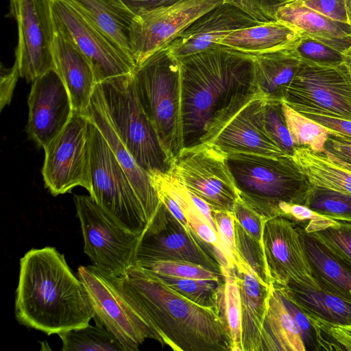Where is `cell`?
<instances>
[{"label":"cell","instance_id":"45","mask_svg":"<svg viewBox=\"0 0 351 351\" xmlns=\"http://www.w3.org/2000/svg\"><path fill=\"white\" fill-rule=\"evenodd\" d=\"M322 154L336 165L351 172V137L330 130Z\"/></svg>","mask_w":351,"mask_h":351},{"label":"cell","instance_id":"33","mask_svg":"<svg viewBox=\"0 0 351 351\" xmlns=\"http://www.w3.org/2000/svg\"><path fill=\"white\" fill-rule=\"evenodd\" d=\"M310 183L351 195V172L336 165L322 153L295 147L292 156Z\"/></svg>","mask_w":351,"mask_h":351},{"label":"cell","instance_id":"46","mask_svg":"<svg viewBox=\"0 0 351 351\" xmlns=\"http://www.w3.org/2000/svg\"><path fill=\"white\" fill-rule=\"evenodd\" d=\"M282 297L287 309L301 331L306 350H323L320 335L308 316L292 301L283 295Z\"/></svg>","mask_w":351,"mask_h":351},{"label":"cell","instance_id":"29","mask_svg":"<svg viewBox=\"0 0 351 351\" xmlns=\"http://www.w3.org/2000/svg\"><path fill=\"white\" fill-rule=\"evenodd\" d=\"M274 285L282 295L292 301L306 315L333 324L351 325V302L318 286L297 282H290L286 286Z\"/></svg>","mask_w":351,"mask_h":351},{"label":"cell","instance_id":"16","mask_svg":"<svg viewBox=\"0 0 351 351\" xmlns=\"http://www.w3.org/2000/svg\"><path fill=\"white\" fill-rule=\"evenodd\" d=\"M156 260L193 263L221 274L220 265L196 234L185 228L162 202L140 236L134 264Z\"/></svg>","mask_w":351,"mask_h":351},{"label":"cell","instance_id":"25","mask_svg":"<svg viewBox=\"0 0 351 351\" xmlns=\"http://www.w3.org/2000/svg\"><path fill=\"white\" fill-rule=\"evenodd\" d=\"M302 33L290 25L274 20L232 32L221 39L219 45L256 55L295 48Z\"/></svg>","mask_w":351,"mask_h":351},{"label":"cell","instance_id":"12","mask_svg":"<svg viewBox=\"0 0 351 351\" xmlns=\"http://www.w3.org/2000/svg\"><path fill=\"white\" fill-rule=\"evenodd\" d=\"M226 156L212 143L184 147L169 173L212 209L232 212L239 196Z\"/></svg>","mask_w":351,"mask_h":351},{"label":"cell","instance_id":"13","mask_svg":"<svg viewBox=\"0 0 351 351\" xmlns=\"http://www.w3.org/2000/svg\"><path fill=\"white\" fill-rule=\"evenodd\" d=\"M56 30L67 36L89 60L96 84L131 73L133 59L105 32L63 0H51Z\"/></svg>","mask_w":351,"mask_h":351},{"label":"cell","instance_id":"50","mask_svg":"<svg viewBox=\"0 0 351 351\" xmlns=\"http://www.w3.org/2000/svg\"><path fill=\"white\" fill-rule=\"evenodd\" d=\"M328 130L351 137V120L322 114L300 113Z\"/></svg>","mask_w":351,"mask_h":351},{"label":"cell","instance_id":"35","mask_svg":"<svg viewBox=\"0 0 351 351\" xmlns=\"http://www.w3.org/2000/svg\"><path fill=\"white\" fill-rule=\"evenodd\" d=\"M287 125L295 147L322 153L330 130L294 110L283 102Z\"/></svg>","mask_w":351,"mask_h":351},{"label":"cell","instance_id":"8","mask_svg":"<svg viewBox=\"0 0 351 351\" xmlns=\"http://www.w3.org/2000/svg\"><path fill=\"white\" fill-rule=\"evenodd\" d=\"M84 251L101 271L122 276L134 263L140 236L125 227L90 195L73 196Z\"/></svg>","mask_w":351,"mask_h":351},{"label":"cell","instance_id":"11","mask_svg":"<svg viewBox=\"0 0 351 351\" xmlns=\"http://www.w3.org/2000/svg\"><path fill=\"white\" fill-rule=\"evenodd\" d=\"M91 122L74 112L64 128L45 147L42 174L54 195L70 192L77 186L91 189Z\"/></svg>","mask_w":351,"mask_h":351},{"label":"cell","instance_id":"51","mask_svg":"<svg viewBox=\"0 0 351 351\" xmlns=\"http://www.w3.org/2000/svg\"><path fill=\"white\" fill-rule=\"evenodd\" d=\"M136 16L156 9L168 7L186 0H121Z\"/></svg>","mask_w":351,"mask_h":351},{"label":"cell","instance_id":"18","mask_svg":"<svg viewBox=\"0 0 351 351\" xmlns=\"http://www.w3.org/2000/svg\"><path fill=\"white\" fill-rule=\"evenodd\" d=\"M263 242L274 285L286 286L290 282H297L317 287L294 223L281 216L267 219Z\"/></svg>","mask_w":351,"mask_h":351},{"label":"cell","instance_id":"7","mask_svg":"<svg viewBox=\"0 0 351 351\" xmlns=\"http://www.w3.org/2000/svg\"><path fill=\"white\" fill-rule=\"evenodd\" d=\"M77 276L85 286L95 311L93 319L121 343L125 351H136L146 339L160 337L143 310L125 289L120 277L95 265L80 266Z\"/></svg>","mask_w":351,"mask_h":351},{"label":"cell","instance_id":"24","mask_svg":"<svg viewBox=\"0 0 351 351\" xmlns=\"http://www.w3.org/2000/svg\"><path fill=\"white\" fill-rule=\"evenodd\" d=\"M274 17L343 53L351 47V26L348 23L332 20L304 5L300 0L280 5Z\"/></svg>","mask_w":351,"mask_h":351},{"label":"cell","instance_id":"3","mask_svg":"<svg viewBox=\"0 0 351 351\" xmlns=\"http://www.w3.org/2000/svg\"><path fill=\"white\" fill-rule=\"evenodd\" d=\"M120 278L161 344L175 351H231L216 308L195 304L152 271L136 265Z\"/></svg>","mask_w":351,"mask_h":351},{"label":"cell","instance_id":"42","mask_svg":"<svg viewBox=\"0 0 351 351\" xmlns=\"http://www.w3.org/2000/svg\"><path fill=\"white\" fill-rule=\"evenodd\" d=\"M303 60L324 66H338L345 62L344 53L303 34L295 47Z\"/></svg>","mask_w":351,"mask_h":351},{"label":"cell","instance_id":"20","mask_svg":"<svg viewBox=\"0 0 351 351\" xmlns=\"http://www.w3.org/2000/svg\"><path fill=\"white\" fill-rule=\"evenodd\" d=\"M263 97L245 106L212 143L226 154L245 153L272 157L287 156L269 138L264 125Z\"/></svg>","mask_w":351,"mask_h":351},{"label":"cell","instance_id":"23","mask_svg":"<svg viewBox=\"0 0 351 351\" xmlns=\"http://www.w3.org/2000/svg\"><path fill=\"white\" fill-rule=\"evenodd\" d=\"M56 31L54 68L69 92L73 112L83 114L90 103L97 84L93 69L76 45L64 34Z\"/></svg>","mask_w":351,"mask_h":351},{"label":"cell","instance_id":"48","mask_svg":"<svg viewBox=\"0 0 351 351\" xmlns=\"http://www.w3.org/2000/svg\"><path fill=\"white\" fill-rule=\"evenodd\" d=\"M291 0H233L232 4L249 14L260 23L276 20L278 7Z\"/></svg>","mask_w":351,"mask_h":351},{"label":"cell","instance_id":"53","mask_svg":"<svg viewBox=\"0 0 351 351\" xmlns=\"http://www.w3.org/2000/svg\"><path fill=\"white\" fill-rule=\"evenodd\" d=\"M346 8L348 21L351 26V0H346Z\"/></svg>","mask_w":351,"mask_h":351},{"label":"cell","instance_id":"26","mask_svg":"<svg viewBox=\"0 0 351 351\" xmlns=\"http://www.w3.org/2000/svg\"><path fill=\"white\" fill-rule=\"evenodd\" d=\"M149 175L153 184L162 187L177 202L199 242L220 267H234L217 233L194 204L190 190L169 173L152 172Z\"/></svg>","mask_w":351,"mask_h":351},{"label":"cell","instance_id":"34","mask_svg":"<svg viewBox=\"0 0 351 351\" xmlns=\"http://www.w3.org/2000/svg\"><path fill=\"white\" fill-rule=\"evenodd\" d=\"M63 351H125L121 343L104 326L95 323L58 334Z\"/></svg>","mask_w":351,"mask_h":351},{"label":"cell","instance_id":"49","mask_svg":"<svg viewBox=\"0 0 351 351\" xmlns=\"http://www.w3.org/2000/svg\"><path fill=\"white\" fill-rule=\"evenodd\" d=\"M300 1L304 5L332 20L348 23L346 14V0Z\"/></svg>","mask_w":351,"mask_h":351},{"label":"cell","instance_id":"30","mask_svg":"<svg viewBox=\"0 0 351 351\" xmlns=\"http://www.w3.org/2000/svg\"><path fill=\"white\" fill-rule=\"evenodd\" d=\"M262 350H306L301 331L273 283L262 330Z\"/></svg>","mask_w":351,"mask_h":351},{"label":"cell","instance_id":"44","mask_svg":"<svg viewBox=\"0 0 351 351\" xmlns=\"http://www.w3.org/2000/svg\"><path fill=\"white\" fill-rule=\"evenodd\" d=\"M308 316L320 335L323 350L351 351V325L333 324Z\"/></svg>","mask_w":351,"mask_h":351},{"label":"cell","instance_id":"1","mask_svg":"<svg viewBox=\"0 0 351 351\" xmlns=\"http://www.w3.org/2000/svg\"><path fill=\"white\" fill-rule=\"evenodd\" d=\"M178 60L184 147L213 143L245 106L263 97L252 54L219 45Z\"/></svg>","mask_w":351,"mask_h":351},{"label":"cell","instance_id":"5","mask_svg":"<svg viewBox=\"0 0 351 351\" xmlns=\"http://www.w3.org/2000/svg\"><path fill=\"white\" fill-rule=\"evenodd\" d=\"M139 102L173 161L184 148L179 60L165 47L132 72Z\"/></svg>","mask_w":351,"mask_h":351},{"label":"cell","instance_id":"52","mask_svg":"<svg viewBox=\"0 0 351 351\" xmlns=\"http://www.w3.org/2000/svg\"><path fill=\"white\" fill-rule=\"evenodd\" d=\"M344 57H345V63L348 66L349 71L350 72V74H351V47L344 53Z\"/></svg>","mask_w":351,"mask_h":351},{"label":"cell","instance_id":"41","mask_svg":"<svg viewBox=\"0 0 351 351\" xmlns=\"http://www.w3.org/2000/svg\"><path fill=\"white\" fill-rule=\"evenodd\" d=\"M264 125L268 136L274 143L285 154L293 156L295 147L287 125L282 101L265 99Z\"/></svg>","mask_w":351,"mask_h":351},{"label":"cell","instance_id":"37","mask_svg":"<svg viewBox=\"0 0 351 351\" xmlns=\"http://www.w3.org/2000/svg\"><path fill=\"white\" fill-rule=\"evenodd\" d=\"M299 226L315 234L332 249L351 261V223L330 219L320 215Z\"/></svg>","mask_w":351,"mask_h":351},{"label":"cell","instance_id":"21","mask_svg":"<svg viewBox=\"0 0 351 351\" xmlns=\"http://www.w3.org/2000/svg\"><path fill=\"white\" fill-rule=\"evenodd\" d=\"M83 114L97 126L108 142L151 221L160 204L157 191L153 185L149 173L138 165L117 136L106 114L95 88L90 103Z\"/></svg>","mask_w":351,"mask_h":351},{"label":"cell","instance_id":"40","mask_svg":"<svg viewBox=\"0 0 351 351\" xmlns=\"http://www.w3.org/2000/svg\"><path fill=\"white\" fill-rule=\"evenodd\" d=\"M156 275L170 287L195 304L204 307L216 308L217 282Z\"/></svg>","mask_w":351,"mask_h":351},{"label":"cell","instance_id":"17","mask_svg":"<svg viewBox=\"0 0 351 351\" xmlns=\"http://www.w3.org/2000/svg\"><path fill=\"white\" fill-rule=\"evenodd\" d=\"M28 106L27 132L44 148L61 132L73 114L69 92L55 68L32 82Z\"/></svg>","mask_w":351,"mask_h":351},{"label":"cell","instance_id":"2","mask_svg":"<svg viewBox=\"0 0 351 351\" xmlns=\"http://www.w3.org/2000/svg\"><path fill=\"white\" fill-rule=\"evenodd\" d=\"M15 315L21 324L51 335L88 325L95 311L64 254L47 246L20 259Z\"/></svg>","mask_w":351,"mask_h":351},{"label":"cell","instance_id":"6","mask_svg":"<svg viewBox=\"0 0 351 351\" xmlns=\"http://www.w3.org/2000/svg\"><path fill=\"white\" fill-rule=\"evenodd\" d=\"M95 90L113 129L138 165L149 173H169L172 162L139 102L132 73L98 83Z\"/></svg>","mask_w":351,"mask_h":351},{"label":"cell","instance_id":"15","mask_svg":"<svg viewBox=\"0 0 351 351\" xmlns=\"http://www.w3.org/2000/svg\"><path fill=\"white\" fill-rule=\"evenodd\" d=\"M233 0H186L136 15L130 29V47L136 66L167 46L200 16Z\"/></svg>","mask_w":351,"mask_h":351},{"label":"cell","instance_id":"31","mask_svg":"<svg viewBox=\"0 0 351 351\" xmlns=\"http://www.w3.org/2000/svg\"><path fill=\"white\" fill-rule=\"evenodd\" d=\"M63 1L95 23L132 58L130 29L135 15L121 0Z\"/></svg>","mask_w":351,"mask_h":351},{"label":"cell","instance_id":"32","mask_svg":"<svg viewBox=\"0 0 351 351\" xmlns=\"http://www.w3.org/2000/svg\"><path fill=\"white\" fill-rule=\"evenodd\" d=\"M216 309L229 338L231 351H243L241 296L235 267L221 268Z\"/></svg>","mask_w":351,"mask_h":351},{"label":"cell","instance_id":"27","mask_svg":"<svg viewBox=\"0 0 351 351\" xmlns=\"http://www.w3.org/2000/svg\"><path fill=\"white\" fill-rule=\"evenodd\" d=\"M235 271L241 296L243 351H263L262 330L271 285L261 283L252 269Z\"/></svg>","mask_w":351,"mask_h":351},{"label":"cell","instance_id":"9","mask_svg":"<svg viewBox=\"0 0 351 351\" xmlns=\"http://www.w3.org/2000/svg\"><path fill=\"white\" fill-rule=\"evenodd\" d=\"M90 131V195L129 230L141 235L151 221L112 149L92 122Z\"/></svg>","mask_w":351,"mask_h":351},{"label":"cell","instance_id":"19","mask_svg":"<svg viewBox=\"0 0 351 351\" xmlns=\"http://www.w3.org/2000/svg\"><path fill=\"white\" fill-rule=\"evenodd\" d=\"M259 23L239 7L223 2L197 18L166 47L179 58L219 45L231 32Z\"/></svg>","mask_w":351,"mask_h":351},{"label":"cell","instance_id":"36","mask_svg":"<svg viewBox=\"0 0 351 351\" xmlns=\"http://www.w3.org/2000/svg\"><path fill=\"white\" fill-rule=\"evenodd\" d=\"M330 219L351 223V195L312 185L305 205Z\"/></svg>","mask_w":351,"mask_h":351},{"label":"cell","instance_id":"47","mask_svg":"<svg viewBox=\"0 0 351 351\" xmlns=\"http://www.w3.org/2000/svg\"><path fill=\"white\" fill-rule=\"evenodd\" d=\"M232 213L235 219L257 241L263 244V236L267 218L256 211L240 198L234 203Z\"/></svg>","mask_w":351,"mask_h":351},{"label":"cell","instance_id":"43","mask_svg":"<svg viewBox=\"0 0 351 351\" xmlns=\"http://www.w3.org/2000/svg\"><path fill=\"white\" fill-rule=\"evenodd\" d=\"M219 237L236 269L248 271L250 267L241 258L235 244V217L232 211L212 209Z\"/></svg>","mask_w":351,"mask_h":351},{"label":"cell","instance_id":"38","mask_svg":"<svg viewBox=\"0 0 351 351\" xmlns=\"http://www.w3.org/2000/svg\"><path fill=\"white\" fill-rule=\"evenodd\" d=\"M235 244L241 258L250 267L257 279L265 286L273 283L263 244L249 234L236 219Z\"/></svg>","mask_w":351,"mask_h":351},{"label":"cell","instance_id":"39","mask_svg":"<svg viewBox=\"0 0 351 351\" xmlns=\"http://www.w3.org/2000/svg\"><path fill=\"white\" fill-rule=\"evenodd\" d=\"M158 275L211 280L219 282L221 274L202 265L185 261L156 260L134 263Z\"/></svg>","mask_w":351,"mask_h":351},{"label":"cell","instance_id":"10","mask_svg":"<svg viewBox=\"0 0 351 351\" xmlns=\"http://www.w3.org/2000/svg\"><path fill=\"white\" fill-rule=\"evenodd\" d=\"M283 102L300 113L351 120V74L346 63L324 66L303 60Z\"/></svg>","mask_w":351,"mask_h":351},{"label":"cell","instance_id":"14","mask_svg":"<svg viewBox=\"0 0 351 351\" xmlns=\"http://www.w3.org/2000/svg\"><path fill=\"white\" fill-rule=\"evenodd\" d=\"M18 26L15 64L19 77L33 82L54 68L56 27L51 0H9Z\"/></svg>","mask_w":351,"mask_h":351},{"label":"cell","instance_id":"22","mask_svg":"<svg viewBox=\"0 0 351 351\" xmlns=\"http://www.w3.org/2000/svg\"><path fill=\"white\" fill-rule=\"evenodd\" d=\"M295 225L313 278L319 288L351 302V261L315 234Z\"/></svg>","mask_w":351,"mask_h":351},{"label":"cell","instance_id":"4","mask_svg":"<svg viewBox=\"0 0 351 351\" xmlns=\"http://www.w3.org/2000/svg\"><path fill=\"white\" fill-rule=\"evenodd\" d=\"M226 160L239 198L267 219L282 203L305 205L311 184L292 156L230 153Z\"/></svg>","mask_w":351,"mask_h":351},{"label":"cell","instance_id":"28","mask_svg":"<svg viewBox=\"0 0 351 351\" xmlns=\"http://www.w3.org/2000/svg\"><path fill=\"white\" fill-rule=\"evenodd\" d=\"M254 80L266 100L282 101L302 62L295 48L253 55Z\"/></svg>","mask_w":351,"mask_h":351}]
</instances>
